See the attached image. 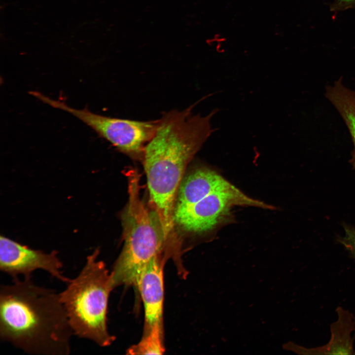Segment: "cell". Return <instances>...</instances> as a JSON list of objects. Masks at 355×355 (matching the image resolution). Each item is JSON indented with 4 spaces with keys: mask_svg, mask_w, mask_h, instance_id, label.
Returning <instances> with one entry per match:
<instances>
[{
    "mask_svg": "<svg viewBox=\"0 0 355 355\" xmlns=\"http://www.w3.org/2000/svg\"><path fill=\"white\" fill-rule=\"evenodd\" d=\"M197 104L163 114L142 156L150 198L168 240L173 237L174 207L185 168L214 131L211 120L218 110L194 114Z\"/></svg>",
    "mask_w": 355,
    "mask_h": 355,
    "instance_id": "1",
    "label": "cell"
},
{
    "mask_svg": "<svg viewBox=\"0 0 355 355\" xmlns=\"http://www.w3.org/2000/svg\"><path fill=\"white\" fill-rule=\"evenodd\" d=\"M32 278L0 285V338L29 354L69 355L74 334L59 293Z\"/></svg>",
    "mask_w": 355,
    "mask_h": 355,
    "instance_id": "2",
    "label": "cell"
},
{
    "mask_svg": "<svg viewBox=\"0 0 355 355\" xmlns=\"http://www.w3.org/2000/svg\"><path fill=\"white\" fill-rule=\"evenodd\" d=\"M125 174L129 196L122 215L124 243L110 273L113 288L136 286L144 267L156 257L167 258L169 247L157 213L148 209L141 197L139 173L130 169Z\"/></svg>",
    "mask_w": 355,
    "mask_h": 355,
    "instance_id": "3",
    "label": "cell"
},
{
    "mask_svg": "<svg viewBox=\"0 0 355 355\" xmlns=\"http://www.w3.org/2000/svg\"><path fill=\"white\" fill-rule=\"evenodd\" d=\"M98 248L86 258L83 268L59 293L74 335L105 347L115 338L108 330L107 313L113 289L110 273L98 259Z\"/></svg>",
    "mask_w": 355,
    "mask_h": 355,
    "instance_id": "4",
    "label": "cell"
},
{
    "mask_svg": "<svg viewBox=\"0 0 355 355\" xmlns=\"http://www.w3.org/2000/svg\"><path fill=\"white\" fill-rule=\"evenodd\" d=\"M36 98L51 106L67 111L90 127L119 151L134 158L143 156L145 147L154 136L159 119L140 121L105 116L87 108L76 109L38 92Z\"/></svg>",
    "mask_w": 355,
    "mask_h": 355,
    "instance_id": "5",
    "label": "cell"
},
{
    "mask_svg": "<svg viewBox=\"0 0 355 355\" xmlns=\"http://www.w3.org/2000/svg\"><path fill=\"white\" fill-rule=\"evenodd\" d=\"M235 206L273 208L262 201L248 197L232 184L191 202L176 205L174 222L187 231L201 233L216 226Z\"/></svg>",
    "mask_w": 355,
    "mask_h": 355,
    "instance_id": "6",
    "label": "cell"
},
{
    "mask_svg": "<svg viewBox=\"0 0 355 355\" xmlns=\"http://www.w3.org/2000/svg\"><path fill=\"white\" fill-rule=\"evenodd\" d=\"M54 250L46 253L34 249L7 238L0 237V270L13 280L19 275L32 278L35 270L40 269L52 277L67 284L70 279L63 274V264Z\"/></svg>",
    "mask_w": 355,
    "mask_h": 355,
    "instance_id": "7",
    "label": "cell"
},
{
    "mask_svg": "<svg viewBox=\"0 0 355 355\" xmlns=\"http://www.w3.org/2000/svg\"><path fill=\"white\" fill-rule=\"evenodd\" d=\"M165 261L163 255L152 259L144 267L137 282L136 286L144 305L143 333L156 325L163 326V267Z\"/></svg>",
    "mask_w": 355,
    "mask_h": 355,
    "instance_id": "8",
    "label": "cell"
},
{
    "mask_svg": "<svg viewBox=\"0 0 355 355\" xmlns=\"http://www.w3.org/2000/svg\"><path fill=\"white\" fill-rule=\"evenodd\" d=\"M337 320L330 324V338L322 346L307 348L288 342L283 349L297 355H355V315L339 306L336 309Z\"/></svg>",
    "mask_w": 355,
    "mask_h": 355,
    "instance_id": "9",
    "label": "cell"
},
{
    "mask_svg": "<svg viewBox=\"0 0 355 355\" xmlns=\"http://www.w3.org/2000/svg\"><path fill=\"white\" fill-rule=\"evenodd\" d=\"M325 96L339 112L349 131L354 148L349 160L355 169V90L346 87L340 77L325 88Z\"/></svg>",
    "mask_w": 355,
    "mask_h": 355,
    "instance_id": "10",
    "label": "cell"
},
{
    "mask_svg": "<svg viewBox=\"0 0 355 355\" xmlns=\"http://www.w3.org/2000/svg\"><path fill=\"white\" fill-rule=\"evenodd\" d=\"M163 326L156 325L144 333L141 340L130 347L129 355H162L165 352Z\"/></svg>",
    "mask_w": 355,
    "mask_h": 355,
    "instance_id": "11",
    "label": "cell"
},
{
    "mask_svg": "<svg viewBox=\"0 0 355 355\" xmlns=\"http://www.w3.org/2000/svg\"><path fill=\"white\" fill-rule=\"evenodd\" d=\"M342 226L344 235L337 236L336 241L345 248L352 258L355 259V227L345 222L342 223Z\"/></svg>",
    "mask_w": 355,
    "mask_h": 355,
    "instance_id": "12",
    "label": "cell"
},
{
    "mask_svg": "<svg viewBox=\"0 0 355 355\" xmlns=\"http://www.w3.org/2000/svg\"><path fill=\"white\" fill-rule=\"evenodd\" d=\"M338 1L343 4H350L355 2V0H338Z\"/></svg>",
    "mask_w": 355,
    "mask_h": 355,
    "instance_id": "13",
    "label": "cell"
}]
</instances>
